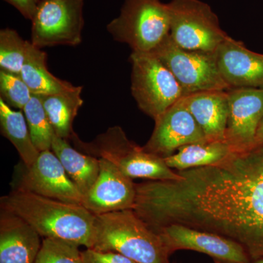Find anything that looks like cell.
I'll return each mask as SVG.
<instances>
[{
	"instance_id": "6da1fadb",
	"label": "cell",
	"mask_w": 263,
	"mask_h": 263,
	"mask_svg": "<svg viewBox=\"0 0 263 263\" xmlns=\"http://www.w3.org/2000/svg\"><path fill=\"white\" fill-rule=\"evenodd\" d=\"M0 205L1 209L22 218L43 238L92 248L96 216L82 205L20 190L2 197Z\"/></svg>"
},
{
	"instance_id": "7a4b0ae2",
	"label": "cell",
	"mask_w": 263,
	"mask_h": 263,
	"mask_svg": "<svg viewBox=\"0 0 263 263\" xmlns=\"http://www.w3.org/2000/svg\"><path fill=\"white\" fill-rule=\"evenodd\" d=\"M91 249L117 252L138 263H171L160 235L132 209L96 215Z\"/></svg>"
},
{
	"instance_id": "3957f363",
	"label": "cell",
	"mask_w": 263,
	"mask_h": 263,
	"mask_svg": "<svg viewBox=\"0 0 263 263\" xmlns=\"http://www.w3.org/2000/svg\"><path fill=\"white\" fill-rule=\"evenodd\" d=\"M168 4L161 0H124L120 13L107 25L114 41L137 52H152L170 34Z\"/></svg>"
},
{
	"instance_id": "277c9868",
	"label": "cell",
	"mask_w": 263,
	"mask_h": 263,
	"mask_svg": "<svg viewBox=\"0 0 263 263\" xmlns=\"http://www.w3.org/2000/svg\"><path fill=\"white\" fill-rule=\"evenodd\" d=\"M131 92L138 108L156 120L184 97L176 78L152 52H132Z\"/></svg>"
},
{
	"instance_id": "5b68a950",
	"label": "cell",
	"mask_w": 263,
	"mask_h": 263,
	"mask_svg": "<svg viewBox=\"0 0 263 263\" xmlns=\"http://www.w3.org/2000/svg\"><path fill=\"white\" fill-rule=\"evenodd\" d=\"M170 37L183 49L215 52L228 37L212 8L200 0H171Z\"/></svg>"
},
{
	"instance_id": "8992f818",
	"label": "cell",
	"mask_w": 263,
	"mask_h": 263,
	"mask_svg": "<svg viewBox=\"0 0 263 263\" xmlns=\"http://www.w3.org/2000/svg\"><path fill=\"white\" fill-rule=\"evenodd\" d=\"M152 53L172 72L184 97L201 91L230 89L219 73L215 52L183 49L168 35Z\"/></svg>"
},
{
	"instance_id": "52a82bcc",
	"label": "cell",
	"mask_w": 263,
	"mask_h": 263,
	"mask_svg": "<svg viewBox=\"0 0 263 263\" xmlns=\"http://www.w3.org/2000/svg\"><path fill=\"white\" fill-rule=\"evenodd\" d=\"M84 0H41L32 19L30 42L39 48L79 46L84 27Z\"/></svg>"
},
{
	"instance_id": "ba28073f",
	"label": "cell",
	"mask_w": 263,
	"mask_h": 263,
	"mask_svg": "<svg viewBox=\"0 0 263 263\" xmlns=\"http://www.w3.org/2000/svg\"><path fill=\"white\" fill-rule=\"evenodd\" d=\"M15 181L13 190L82 205L83 195L52 150L40 152L30 167L22 163Z\"/></svg>"
},
{
	"instance_id": "9c48e42d",
	"label": "cell",
	"mask_w": 263,
	"mask_h": 263,
	"mask_svg": "<svg viewBox=\"0 0 263 263\" xmlns=\"http://www.w3.org/2000/svg\"><path fill=\"white\" fill-rule=\"evenodd\" d=\"M155 122L152 136L143 148L162 158L174 155L179 148L186 145L208 142L183 98L167 109Z\"/></svg>"
},
{
	"instance_id": "30bf717a",
	"label": "cell",
	"mask_w": 263,
	"mask_h": 263,
	"mask_svg": "<svg viewBox=\"0 0 263 263\" xmlns=\"http://www.w3.org/2000/svg\"><path fill=\"white\" fill-rule=\"evenodd\" d=\"M155 231L160 235L171 254L185 249L207 254L216 263L252 262L241 246L220 235L175 224Z\"/></svg>"
},
{
	"instance_id": "8fae6325",
	"label": "cell",
	"mask_w": 263,
	"mask_h": 263,
	"mask_svg": "<svg viewBox=\"0 0 263 263\" xmlns=\"http://www.w3.org/2000/svg\"><path fill=\"white\" fill-rule=\"evenodd\" d=\"M227 92L229 116L224 141L233 152L252 149L263 119V89H230Z\"/></svg>"
},
{
	"instance_id": "7c38bea8",
	"label": "cell",
	"mask_w": 263,
	"mask_h": 263,
	"mask_svg": "<svg viewBox=\"0 0 263 263\" xmlns=\"http://www.w3.org/2000/svg\"><path fill=\"white\" fill-rule=\"evenodd\" d=\"M100 160V174L91 190L83 197L82 205L96 215L133 210L136 183L109 161Z\"/></svg>"
},
{
	"instance_id": "4fadbf2b",
	"label": "cell",
	"mask_w": 263,
	"mask_h": 263,
	"mask_svg": "<svg viewBox=\"0 0 263 263\" xmlns=\"http://www.w3.org/2000/svg\"><path fill=\"white\" fill-rule=\"evenodd\" d=\"M216 64L230 89H263V54L228 36L215 51Z\"/></svg>"
},
{
	"instance_id": "5bb4252c",
	"label": "cell",
	"mask_w": 263,
	"mask_h": 263,
	"mask_svg": "<svg viewBox=\"0 0 263 263\" xmlns=\"http://www.w3.org/2000/svg\"><path fill=\"white\" fill-rule=\"evenodd\" d=\"M41 236L18 216L1 209L0 263H34Z\"/></svg>"
},
{
	"instance_id": "9a60e30c",
	"label": "cell",
	"mask_w": 263,
	"mask_h": 263,
	"mask_svg": "<svg viewBox=\"0 0 263 263\" xmlns=\"http://www.w3.org/2000/svg\"><path fill=\"white\" fill-rule=\"evenodd\" d=\"M183 102L207 141H224L229 104L227 91H207L183 97Z\"/></svg>"
},
{
	"instance_id": "2e32d148",
	"label": "cell",
	"mask_w": 263,
	"mask_h": 263,
	"mask_svg": "<svg viewBox=\"0 0 263 263\" xmlns=\"http://www.w3.org/2000/svg\"><path fill=\"white\" fill-rule=\"evenodd\" d=\"M51 150L58 157L67 176L83 195L88 193L100 174V160L70 146L67 140L55 136Z\"/></svg>"
},
{
	"instance_id": "e0dca14e",
	"label": "cell",
	"mask_w": 263,
	"mask_h": 263,
	"mask_svg": "<svg viewBox=\"0 0 263 263\" xmlns=\"http://www.w3.org/2000/svg\"><path fill=\"white\" fill-rule=\"evenodd\" d=\"M20 76L33 95L60 94L77 87L53 76L48 69L47 54L31 42Z\"/></svg>"
},
{
	"instance_id": "ac0fdd59",
	"label": "cell",
	"mask_w": 263,
	"mask_h": 263,
	"mask_svg": "<svg viewBox=\"0 0 263 263\" xmlns=\"http://www.w3.org/2000/svg\"><path fill=\"white\" fill-rule=\"evenodd\" d=\"M82 86H77L72 91L60 94L40 95L43 107L55 135L64 139H70L75 118L82 106Z\"/></svg>"
},
{
	"instance_id": "d6986e66",
	"label": "cell",
	"mask_w": 263,
	"mask_h": 263,
	"mask_svg": "<svg viewBox=\"0 0 263 263\" xmlns=\"http://www.w3.org/2000/svg\"><path fill=\"white\" fill-rule=\"evenodd\" d=\"M233 152L226 141H208L181 147L164 160L171 168L184 171L219 163Z\"/></svg>"
},
{
	"instance_id": "ffe728a7",
	"label": "cell",
	"mask_w": 263,
	"mask_h": 263,
	"mask_svg": "<svg viewBox=\"0 0 263 263\" xmlns=\"http://www.w3.org/2000/svg\"><path fill=\"white\" fill-rule=\"evenodd\" d=\"M0 125L2 135L16 148L22 163L32 165L40 152L33 143L23 110H13L0 99Z\"/></svg>"
},
{
	"instance_id": "44dd1931",
	"label": "cell",
	"mask_w": 263,
	"mask_h": 263,
	"mask_svg": "<svg viewBox=\"0 0 263 263\" xmlns=\"http://www.w3.org/2000/svg\"><path fill=\"white\" fill-rule=\"evenodd\" d=\"M33 143L39 152L51 150L56 136L52 127L40 95H33L23 109Z\"/></svg>"
},
{
	"instance_id": "7402d4cb",
	"label": "cell",
	"mask_w": 263,
	"mask_h": 263,
	"mask_svg": "<svg viewBox=\"0 0 263 263\" xmlns=\"http://www.w3.org/2000/svg\"><path fill=\"white\" fill-rule=\"evenodd\" d=\"M30 42L13 29L0 31V70L20 76Z\"/></svg>"
},
{
	"instance_id": "603a6c76",
	"label": "cell",
	"mask_w": 263,
	"mask_h": 263,
	"mask_svg": "<svg viewBox=\"0 0 263 263\" xmlns=\"http://www.w3.org/2000/svg\"><path fill=\"white\" fill-rule=\"evenodd\" d=\"M79 247L66 240L44 238L34 263H84Z\"/></svg>"
},
{
	"instance_id": "cb8c5ba5",
	"label": "cell",
	"mask_w": 263,
	"mask_h": 263,
	"mask_svg": "<svg viewBox=\"0 0 263 263\" xmlns=\"http://www.w3.org/2000/svg\"><path fill=\"white\" fill-rule=\"evenodd\" d=\"M32 93L19 75L0 70V99L12 108L23 110Z\"/></svg>"
},
{
	"instance_id": "d4e9b609",
	"label": "cell",
	"mask_w": 263,
	"mask_h": 263,
	"mask_svg": "<svg viewBox=\"0 0 263 263\" xmlns=\"http://www.w3.org/2000/svg\"><path fill=\"white\" fill-rule=\"evenodd\" d=\"M84 263H138L117 252L86 249L82 252Z\"/></svg>"
},
{
	"instance_id": "484cf974",
	"label": "cell",
	"mask_w": 263,
	"mask_h": 263,
	"mask_svg": "<svg viewBox=\"0 0 263 263\" xmlns=\"http://www.w3.org/2000/svg\"><path fill=\"white\" fill-rule=\"evenodd\" d=\"M18 10L24 18L32 21L41 0H4Z\"/></svg>"
},
{
	"instance_id": "4316f807",
	"label": "cell",
	"mask_w": 263,
	"mask_h": 263,
	"mask_svg": "<svg viewBox=\"0 0 263 263\" xmlns=\"http://www.w3.org/2000/svg\"><path fill=\"white\" fill-rule=\"evenodd\" d=\"M263 146V119L259 124L257 133H256L255 141H254V147Z\"/></svg>"
},
{
	"instance_id": "83f0119b",
	"label": "cell",
	"mask_w": 263,
	"mask_h": 263,
	"mask_svg": "<svg viewBox=\"0 0 263 263\" xmlns=\"http://www.w3.org/2000/svg\"><path fill=\"white\" fill-rule=\"evenodd\" d=\"M251 263H263V258L255 259V260L252 261Z\"/></svg>"
}]
</instances>
